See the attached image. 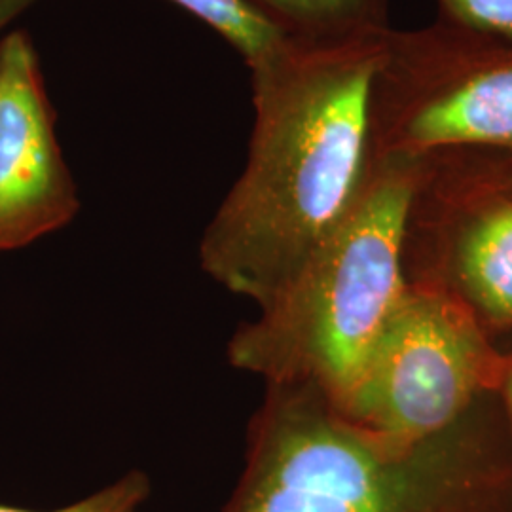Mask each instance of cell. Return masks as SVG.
Here are the masks:
<instances>
[{
	"label": "cell",
	"instance_id": "1",
	"mask_svg": "<svg viewBox=\"0 0 512 512\" xmlns=\"http://www.w3.org/2000/svg\"><path fill=\"white\" fill-rule=\"evenodd\" d=\"M387 33L287 37L247 67V160L200 241L203 272L228 293L264 306L346 217L376 154Z\"/></svg>",
	"mask_w": 512,
	"mask_h": 512
},
{
	"label": "cell",
	"instance_id": "2",
	"mask_svg": "<svg viewBox=\"0 0 512 512\" xmlns=\"http://www.w3.org/2000/svg\"><path fill=\"white\" fill-rule=\"evenodd\" d=\"M512 459L475 418L399 442L304 385L266 384L222 512H507Z\"/></svg>",
	"mask_w": 512,
	"mask_h": 512
},
{
	"label": "cell",
	"instance_id": "3",
	"mask_svg": "<svg viewBox=\"0 0 512 512\" xmlns=\"http://www.w3.org/2000/svg\"><path fill=\"white\" fill-rule=\"evenodd\" d=\"M421 169L423 156L376 148L346 217L234 332L230 365L346 404L408 287V226Z\"/></svg>",
	"mask_w": 512,
	"mask_h": 512
},
{
	"label": "cell",
	"instance_id": "4",
	"mask_svg": "<svg viewBox=\"0 0 512 512\" xmlns=\"http://www.w3.org/2000/svg\"><path fill=\"white\" fill-rule=\"evenodd\" d=\"M376 148L482 150L512 165V42L435 19L389 29L374 82Z\"/></svg>",
	"mask_w": 512,
	"mask_h": 512
},
{
	"label": "cell",
	"instance_id": "5",
	"mask_svg": "<svg viewBox=\"0 0 512 512\" xmlns=\"http://www.w3.org/2000/svg\"><path fill=\"white\" fill-rule=\"evenodd\" d=\"M501 365L484 325L456 294L408 283L340 410L389 439H433L495 393Z\"/></svg>",
	"mask_w": 512,
	"mask_h": 512
},
{
	"label": "cell",
	"instance_id": "6",
	"mask_svg": "<svg viewBox=\"0 0 512 512\" xmlns=\"http://www.w3.org/2000/svg\"><path fill=\"white\" fill-rule=\"evenodd\" d=\"M408 234L433 245L450 293L486 327H512V165L482 150L423 156Z\"/></svg>",
	"mask_w": 512,
	"mask_h": 512
},
{
	"label": "cell",
	"instance_id": "7",
	"mask_svg": "<svg viewBox=\"0 0 512 512\" xmlns=\"http://www.w3.org/2000/svg\"><path fill=\"white\" fill-rule=\"evenodd\" d=\"M80 211L63 158L55 110L35 40L27 31L0 37V251L50 236Z\"/></svg>",
	"mask_w": 512,
	"mask_h": 512
},
{
	"label": "cell",
	"instance_id": "8",
	"mask_svg": "<svg viewBox=\"0 0 512 512\" xmlns=\"http://www.w3.org/2000/svg\"><path fill=\"white\" fill-rule=\"evenodd\" d=\"M283 35L304 40L380 35L391 29L389 0H239Z\"/></svg>",
	"mask_w": 512,
	"mask_h": 512
},
{
	"label": "cell",
	"instance_id": "9",
	"mask_svg": "<svg viewBox=\"0 0 512 512\" xmlns=\"http://www.w3.org/2000/svg\"><path fill=\"white\" fill-rule=\"evenodd\" d=\"M186 14L200 19L203 25L224 38L245 61L253 65L256 59L274 50L287 38L272 23L260 18L239 0H167Z\"/></svg>",
	"mask_w": 512,
	"mask_h": 512
},
{
	"label": "cell",
	"instance_id": "10",
	"mask_svg": "<svg viewBox=\"0 0 512 512\" xmlns=\"http://www.w3.org/2000/svg\"><path fill=\"white\" fill-rule=\"evenodd\" d=\"M152 495V484L145 471L131 469L118 476L101 490H95L88 497L71 503L63 509L52 512H143ZM0 512H37L18 509L10 505H0Z\"/></svg>",
	"mask_w": 512,
	"mask_h": 512
},
{
	"label": "cell",
	"instance_id": "11",
	"mask_svg": "<svg viewBox=\"0 0 512 512\" xmlns=\"http://www.w3.org/2000/svg\"><path fill=\"white\" fill-rule=\"evenodd\" d=\"M437 19L484 37L512 42V0H435Z\"/></svg>",
	"mask_w": 512,
	"mask_h": 512
},
{
	"label": "cell",
	"instance_id": "12",
	"mask_svg": "<svg viewBox=\"0 0 512 512\" xmlns=\"http://www.w3.org/2000/svg\"><path fill=\"white\" fill-rule=\"evenodd\" d=\"M497 397H501L507 418H509V427H511L512 435V353L503 355V365H501V372H499V380H497V387H495Z\"/></svg>",
	"mask_w": 512,
	"mask_h": 512
},
{
	"label": "cell",
	"instance_id": "13",
	"mask_svg": "<svg viewBox=\"0 0 512 512\" xmlns=\"http://www.w3.org/2000/svg\"><path fill=\"white\" fill-rule=\"evenodd\" d=\"M40 2L44 0H0V37L16 19L21 18L25 12H29Z\"/></svg>",
	"mask_w": 512,
	"mask_h": 512
}]
</instances>
